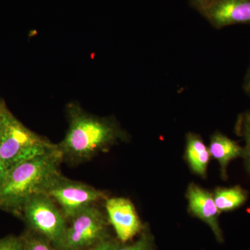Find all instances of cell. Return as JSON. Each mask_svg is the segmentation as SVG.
Segmentation results:
<instances>
[{"label": "cell", "mask_w": 250, "mask_h": 250, "mask_svg": "<svg viewBox=\"0 0 250 250\" xmlns=\"http://www.w3.org/2000/svg\"><path fill=\"white\" fill-rule=\"evenodd\" d=\"M208 148L201 137L195 134H188L187 138V156L190 168L195 173L205 177L210 160Z\"/></svg>", "instance_id": "11"}, {"label": "cell", "mask_w": 250, "mask_h": 250, "mask_svg": "<svg viewBox=\"0 0 250 250\" xmlns=\"http://www.w3.org/2000/svg\"><path fill=\"white\" fill-rule=\"evenodd\" d=\"M219 211H231L246 202L248 194L241 187L222 188L217 189L213 195Z\"/></svg>", "instance_id": "12"}, {"label": "cell", "mask_w": 250, "mask_h": 250, "mask_svg": "<svg viewBox=\"0 0 250 250\" xmlns=\"http://www.w3.org/2000/svg\"><path fill=\"white\" fill-rule=\"evenodd\" d=\"M105 209L108 222L121 243H129L141 234L143 227L132 202L124 197L106 198Z\"/></svg>", "instance_id": "7"}, {"label": "cell", "mask_w": 250, "mask_h": 250, "mask_svg": "<svg viewBox=\"0 0 250 250\" xmlns=\"http://www.w3.org/2000/svg\"><path fill=\"white\" fill-rule=\"evenodd\" d=\"M211 0H189L192 7L197 10L200 14H203Z\"/></svg>", "instance_id": "18"}, {"label": "cell", "mask_w": 250, "mask_h": 250, "mask_svg": "<svg viewBox=\"0 0 250 250\" xmlns=\"http://www.w3.org/2000/svg\"><path fill=\"white\" fill-rule=\"evenodd\" d=\"M117 250H154V237L143 230L136 241L131 243H121Z\"/></svg>", "instance_id": "15"}, {"label": "cell", "mask_w": 250, "mask_h": 250, "mask_svg": "<svg viewBox=\"0 0 250 250\" xmlns=\"http://www.w3.org/2000/svg\"><path fill=\"white\" fill-rule=\"evenodd\" d=\"M21 216L30 231L45 238L56 249L58 248L68 223L59 206L47 194H38L29 199Z\"/></svg>", "instance_id": "4"}, {"label": "cell", "mask_w": 250, "mask_h": 250, "mask_svg": "<svg viewBox=\"0 0 250 250\" xmlns=\"http://www.w3.org/2000/svg\"><path fill=\"white\" fill-rule=\"evenodd\" d=\"M0 250H24L22 236L10 235L0 240Z\"/></svg>", "instance_id": "16"}, {"label": "cell", "mask_w": 250, "mask_h": 250, "mask_svg": "<svg viewBox=\"0 0 250 250\" xmlns=\"http://www.w3.org/2000/svg\"><path fill=\"white\" fill-rule=\"evenodd\" d=\"M66 111L68 129L57 144L62 161L82 164L126 139V133L111 118L94 116L75 103L68 104Z\"/></svg>", "instance_id": "1"}, {"label": "cell", "mask_w": 250, "mask_h": 250, "mask_svg": "<svg viewBox=\"0 0 250 250\" xmlns=\"http://www.w3.org/2000/svg\"><path fill=\"white\" fill-rule=\"evenodd\" d=\"M210 155L220 164L223 179L227 177V167L231 161L243 156V148L228 136L221 133H215L210 138Z\"/></svg>", "instance_id": "10"}, {"label": "cell", "mask_w": 250, "mask_h": 250, "mask_svg": "<svg viewBox=\"0 0 250 250\" xmlns=\"http://www.w3.org/2000/svg\"><path fill=\"white\" fill-rule=\"evenodd\" d=\"M57 148V144L28 129L4 104L1 111L0 158L8 170Z\"/></svg>", "instance_id": "3"}, {"label": "cell", "mask_w": 250, "mask_h": 250, "mask_svg": "<svg viewBox=\"0 0 250 250\" xmlns=\"http://www.w3.org/2000/svg\"><path fill=\"white\" fill-rule=\"evenodd\" d=\"M244 89L246 93L250 95V62L249 68H248V72H247L246 79L244 82Z\"/></svg>", "instance_id": "20"}, {"label": "cell", "mask_w": 250, "mask_h": 250, "mask_svg": "<svg viewBox=\"0 0 250 250\" xmlns=\"http://www.w3.org/2000/svg\"><path fill=\"white\" fill-rule=\"evenodd\" d=\"M4 102L0 101V115H1V111H2L3 106H4Z\"/></svg>", "instance_id": "21"}, {"label": "cell", "mask_w": 250, "mask_h": 250, "mask_svg": "<svg viewBox=\"0 0 250 250\" xmlns=\"http://www.w3.org/2000/svg\"><path fill=\"white\" fill-rule=\"evenodd\" d=\"M62 161V154L57 148L9 170L0 187V209L21 216L26 202L34 195L45 193L62 174L59 167Z\"/></svg>", "instance_id": "2"}, {"label": "cell", "mask_w": 250, "mask_h": 250, "mask_svg": "<svg viewBox=\"0 0 250 250\" xmlns=\"http://www.w3.org/2000/svg\"><path fill=\"white\" fill-rule=\"evenodd\" d=\"M236 131V134L241 136L246 143L243 156L246 159L247 167L250 173V111L245 112L238 116Z\"/></svg>", "instance_id": "13"}, {"label": "cell", "mask_w": 250, "mask_h": 250, "mask_svg": "<svg viewBox=\"0 0 250 250\" xmlns=\"http://www.w3.org/2000/svg\"><path fill=\"white\" fill-rule=\"evenodd\" d=\"M187 198L190 211L207 224L217 241L223 243V233L218 221L220 211L215 205L213 195L198 186L190 184L188 188Z\"/></svg>", "instance_id": "9"}, {"label": "cell", "mask_w": 250, "mask_h": 250, "mask_svg": "<svg viewBox=\"0 0 250 250\" xmlns=\"http://www.w3.org/2000/svg\"><path fill=\"white\" fill-rule=\"evenodd\" d=\"M69 222L57 250H84L111 238L107 215L98 205L82 210Z\"/></svg>", "instance_id": "5"}, {"label": "cell", "mask_w": 250, "mask_h": 250, "mask_svg": "<svg viewBox=\"0 0 250 250\" xmlns=\"http://www.w3.org/2000/svg\"><path fill=\"white\" fill-rule=\"evenodd\" d=\"M202 15L216 29L250 24V0H211Z\"/></svg>", "instance_id": "8"}, {"label": "cell", "mask_w": 250, "mask_h": 250, "mask_svg": "<svg viewBox=\"0 0 250 250\" xmlns=\"http://www.w3.org/2000/svg\"><path fill=\"white\" fill-rule=\"evenodd\" d=\"M9 170L5 165L4 163L1 160L0 158V187L1 184L4 182L5 179H6V176H7Z\"/></svg>", "instance_id": "19"}, {"label": "cell", "mask_w": 250, "mask_h": 250, "mask_svg": "<svg viewBox=\"0 0 250 250\" xmlns=\"http://www.w3.org/2000/svg\"><path fill=\"white\" fill-rule=\"evenodd\" d=\"M22 236L24 250H57L48 241L30 230Z\"/></svg>", "instance_id": "14"}, {"label": "cell", "mask_w": 250, "mask_h": 250, "mask_svg": "<svg viewBox=\"0 0 250 250\" xmlns=\"http://www.w3.org/2000/svg\"><path fill=\"white\" fill-rule=\"evenodd\" d=\"M121 245V242L118 239H114L111 237V238L84 250H117Z\"/></svg>", "instance_id": "17"}, {"label": "cell", "mask_w": 250, "mask_h": 250, "mask_svg": "<svg viewBox=\"0 0 250 250\" xmlns=\"http://www.w3.org/2000/svg\"><path fill=\"white\" fill-rule=\"evenodd\" d=\"M1 115H0V131H1Z\"/></svg>", "instance_id": "22"}, {"label": "cell", "mask_w": 250, "mask_h": 250, "mask_svg": "<svg viewBox=\"0 0 250 250\" xmlns=\"http://www.w3.org/2000/svg\"><path fill=\"white\" fill-rule=\"evenodd\" d=\"M59 206L67 221L90 206L105 201L104 192L61 174L45 192Z\"/></svg>", "instance_id": "6"}]
</instances>
